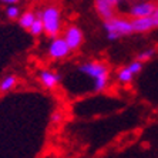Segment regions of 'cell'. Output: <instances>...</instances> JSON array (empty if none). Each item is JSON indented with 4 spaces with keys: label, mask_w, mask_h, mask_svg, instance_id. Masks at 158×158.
<instances>
[{
    "label": "cell",
    "mask_w": 158,
    "mask_h": 158,
    "mask_svg": "<svg viewBox=\"0 0 158 158\" xmlns=\"http://www.w3.org/2000/svg\"><path fill=\"white\" fill-rule=\"evenodd\" d=\"M78 71L81 74H84L87 77H90L94 84H93V90L97 93L104 91L108 84V67L101 61H85L80 64Z\"/></svg>",
    "instance_id": "obj_1"
},
{
    "label": "cell",
    "mask_w": 158,
    "mask_h": 158,
    "mask_svg": "<svg viewBox=\"0 0 158 158\" xmlns=\"http://www.w3.org/2000/svg\"><path fill=\"white\" fill-rule=\"evenodd\" d=\"M104 30H106L108 40H118L121 37L134 33L131 20L124 17H115V16L104 20Z\"/></svg>",
    "instance_id": "obj_2"
},
{
    "label": "cell",
    "mask_w": 158,
    "mask_h": 158,
    "mask_svg": "<svg viewBox=\"0 0 158 158\" xmlns=\"http://www.w3.org/2000/svg\"><path fill=\"white\" fill-rule=\"evenodd\" d=\"M44 26V33L48 37H57L61 31V13L56 6H46L41 11H39Z\"/></svg>",
    "instance_id": "obj_3"
},
{
    "label": "cell",
    "mask_w": 158,
    "mask_h": 158,
    "mask_svg": "<svg viewBox=\"0 0 158 158\" xmlns=\"http://www.w3.org/2000/svg\"><path fill=\"white\" fill-rule=\"evenodd\" d=\"M70 47H69V44L67 41L64 40V37H53V40L50 41L48 44V56H50V59L53 60H63L66 59L67 56L70 54Z\"/></svg>",
    "instance_id": "obj_4"
},
{
    "label": "cell",
    "mask_w": 158,
    "mask_h": 158,
    "mask_svg": "<svg viewBox=\"0 0 158 158\" xmlns=\"http://www.w3.org/2000/svg\"><path fill=\"white\" fill-rule=\"evenodd\" d=\"M64 40L67 41L69 47H70L71 52H76L81 47L83 40H84V36H83V31H81L80 27L77 26H69L64 31Z\"/></svg>",
    "instance_id": "obj_5"
},
{
    "label": "cell",
    "mask_w": 158,
    "mask_h": 158,
    "mask_svg": "<svg viewBox=\"0 0 158 158\" xmlns=\"http://www.w3.org/2000/svg\"><path fill=\"white\" fill-rule=\"evenodd\" d=\"M141 70H143V61L135 60V61L130 63L128 66L120 69V71H118V74H117V80L120 81V83H123V84H128V83L132 81L134 76L138 74Z\"/></svg>",
    "instance_id": "obj_6"
},
{
    "label": "cell",
    "mask_w": 158,
    "mask_h": 158,
    "mask_svg": "<svg viewBox=\"0 0 158 158\" xmlns=\"http://www.w3.org/2000/svg\"><path fill=\"white\" fill-rule=\"evenodd\" d=\"M157 4L152 0H140L128 9V15L134 17H144V16H151L155 10Z\"/></svg>",
    "instance_id": "obj_7"
},
{
    "label": "cell",
    "mask_w": 158,
    "mask_h": 158,
    "mask_svg": "<svg viewBox=\"0 0 158 158\" xmlns=\"http://www.w3.org/2000/svg\"><path fill=\"white\" fill-rule=\"evenodd\" d=\"M121 2L123 0H94L96 10L103 20H107V19H111L113 16H115V7Z\"/></svg>",
    "instance_id": "obj_8"
},
{
    "label": "cell",
    "mask_w": 158,
    "mask_h": 158,
    "mask_svg": "<svg viewBox=\"0 0 158 158\" xmlns=\"http://www.w3.org/2000/svg\"><path fill=\"white\" fill-rule=\"evenodd\" d=\"M132 22V29L134 33H147L150 30L155 29L154 20L151 16H144V17H134Z\"/></svg>",
    "instance_id": "obj_9"
},
{
    "label": "cell",
    "mask_w": 158,
    "mask_h": 158,
    "mask_svg": "<svg viewBox=\"0 0 158 158\" xmlns=\"http://www.w3.org/2000/svg\"><path fill=\"white\" fill-rule=\"evenodd\" d=\"M39 78H40V83L46 88L57 87V84L61 80V77H60L59 74L54 73V71H50V70H41L40 74H39Z\"/></svg>",
    "instance_id": "obj_10"
},
{
    "label": "cell",
    "mask_w": 158,
    "mask_h": 158,
    "mask_svg": "<svg viewBox=\"0 0 158 158\" xmlns=\"http://www.w3.org/2000/svg\"><path fill=\"white\" fill-rule=\"evenodd\" d=\"M17 84V77L16 76H6L3 80L0 81V91L2 93H7L10 90L16 87Z\"/></svg>",
    "instance_id": "obj_11"
},
{
    "label": "cell",
    "mask_w": 158,
    "mask_h": 158,
    "mask_svg": "<svg viewBox=\"0 0 158 158\" xmlns=\"http://www.w3.org/2000/svg\"><path fill=\"white\" fill-rule=\"evenodd\" d=\"M37 15H34L33 11H26V13H23V15H20V17H19V24L23 27V29H30V26L33 24L34 19H36Z\"/></svg>",
    "instance_id": "obj_12"
},
{
    "label": "cell",
    "mask_w": 158,
    "mask_h": 158,
    "mask_svg": "<svg viewBox=\"0 0 158 158\" xmlns=\"http://www.w3.org/2000/svg\"><path fill=\"white\" fill-rule=\"evenodd\" d=\"M36 15L37 16H36V19H34L33 24H31L30 29H29V31H30L31 36H40V34L44 33V26H43V22H41L40 15H39V13H36Z\"/></svg>",
    "instance_id": "obj_13"
},
{
    "label": "cell",
    "mask_w": 158,
    "mask_h": 158,
    "mask_svg": "<svg viewBox=\"0 0 158 158\" xmlns=\"http://www.w3.org/2000/svg\"><path fill=\"white\" fill-rule=\"evenodd\" d=\"M155 54V48H148V50H144V52L138 53V56H137V60H140V61H148V60H151L152 57H154Z\"/></svg>",
    "instance_id": "obj_14"
},
{
    "label": "cell",
    "mask_w": 158,
    "mask_h": 158,
    "mask_svg": "<svg viewBox=\"0 0 158 158\" xmlns=\"http://www.w3.org/2000/svg\"><path fill=\"white\" fill-rule=\"evenodd\" d=\"M6 16L9 19H19L20 17V9L16 6V4H10L6 10Z\"/></svg>",
    "instance_id": "obj_15"
},
{
    "label": "cell",
    "mask_w": 158,
    "mask_h": 158,
    "mask_svg": "<svg viewBox=\"0 0 158 158\" xmlns=\"http://www.w3.org/2000/svg\"><path fill=\"white\" fill-rule=\"evenodd\" d=\"M151 17H152V20H154V26L158 27V4L155 6V10H154V13L151 15Z\"/></svg>",
    "instance_id": "obj_16"
},
{
    "label": "cell",
    "mask_w": 158,
    "mask_h": 158,
    "mask_svg": "<svg viewBox=\"0 0 158 158\" xmlns=\"http://www.w3.org/2000/svg\"><path fill=\"white\" fill-rule=\"evenodd\" d=\"M3 3H7V4H16L19 2H22V0H2Z\"/></svg>",
    "instance_id": "obj_17"
},
{
    "label": "cell",
    "mask_w": 158,
    "mask_h": 158,
    "mask_svg": "<svg viewBox=\"0 0 158 158\" xmlns=\"http://www.w3.org/2000/svg\"><path fill=\"white\" fill-rule=\"evenodd\" d=\"M60 120V113H54L53 114V121H59Z\"/></svg>",
    "instance_id": "obj_18"
}]
</instances>
